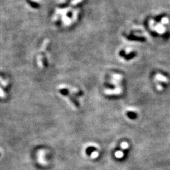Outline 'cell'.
<instances>
[{
	"mask_svg": "<svg viewBox=\"0 0 170 170\" xmlns=\"http://www.w3.org/2000/svg\"><path fill=\"white\" fill-rule=\"evenodd\" d=\"M155 28H156V31L158 32L159 33H163V32L165 31V28L164 26L161 25V24H158V25L155 27Z\"/></svg>",
	"mask_w": 170,
	"mask_h": 170,
	"instance_id": "1",
	"label": "cell"
},
{
	"mask_svg": "<svg viewBox=\"0 0 170 170\" xmlns=\"http://www.w3.org/2000/svg\"><path fill=\"white\" fill-rule=\"evenodd\" d=\"M62 20L64 23L66 25H69V24H71V22H72V20L71 18H69L68 17H66V16L64 15L62 17Z\"/></svg>",
	"mask_w": 170,
	"mask_h": 170,
	"instance_id": "2",
	"label": "cell"
},
{
	"mask_svg": "<svg viewBox=\"0 0 170 170\" xmlns=\"http://www.w3.org/2000/svg\"><path fill=\"white\" fill-rule=\"evenodd\" d=\"M69 9H58V13L59 14H62V15H64L65 13L67 12Z\"/></svg>",
	"mask_w": 170,
	"mask_h": 170,
	"instance_id": "3",
	"label": "cell"
},
{
	"mask_svg": "<svg viewBox=\"0 0 170 170\" xmlns=\"http://www.w3.org/2000/svg\"><path fill=\"white\" fill-rule=\"evenodd\" d=\"M82 1H83V0H72V1H71V5H72V6L76 5V4H79V3H81Z\"/></svg>",
	"mask_w": 170,
	"mask_h": 170,
	"instance_id": "4",
	"label": "cell"
},
{
	"mask_svg": "<svg viewBox=\"0 0 170 170\" xmlns=\"http://www.w3.org/2000/svg\"><path fill=\"white\" fill-rule=\"evenodd\" d=\"M168 22H169V20H168V18H167L166 17L163 18L161 20V23L163 24H167L168 23Z\"/></svg>",
	"mask_w": 170,
	"mask_h": 170,
	"instance_id": "5",
	"label": "cell"
},
{
	"mask_svg": "<svg viewBox=\"0 0 170 170\" xmlns=\"http://www.w3.org/2000/svg\"><path fill=\"white\" fill-rule=\"evenodd\" d=\"M77 14H78V10H75L74 11L72 18H73L74 20H76V18L77 17Z\"/></svg>",
	"mask_w": 170,
	"mask_h": 170,
	"instance_id": "6",
	"label": "cell"
},
{
	"mask_svg": "<svg viewBox=\"0 0 170 170\" xmlns=\"http://www.w3.org/2000/svg\"><path fill=\"white\" fill-rule=\"evenodd\" d=\"M123 156V153H121V152H117L116 153V156L118 157V158H121Z\"/></svg>",
	"mask_w": 170,
	"mask_h": 170,
	"instance_id": "7",
	"label": "cell"
},
{
	"mask_svg": "<svg viewBox=\"0 0 170 170\" xmlns=\"http://www.w3.org/2000/svg\"><path fill=\"white\" fill-rule=\"evenodd\" d=\"M4 93L3 92V91L1 90V88H0V97H4Z\"/></svg>",
	"mask_w": 170,
	"mask_h": 170,
	"instance_id": "8",
	"label": "cell"
},
{
	"mask_svg": "<svg viewBox=\"0 0 170 170\" xmlns=\"http://www.w3.org/2000/svg\"><path fill=\"white\" fill-rule=\"evenodd\" d=\"M97 156H98V153H93V155H92V157H93V158H96V157H97Z\"/></svg>",
	"mask_w": 170,
	"mask_h": 170,
	"instance_id": "9",
	"label": "cell"
}]
</instances>
